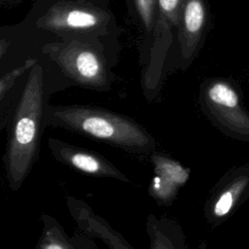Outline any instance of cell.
Masks as SVG:
<instances>
[{
    "label": "cell",
    "mask_w": 249,
    "mask_h": 249,
    "mask_svg": "<svg viewBox=\"0 0 249 249\" xmlns=\"http://www.w3.org/2000/svg\"><path fill=\"white\" fill-rule=\"evenodd\" d=\"M46 106L43 68L37 63L29 70L12 116L3 157L6 177L13 191L21 187L38 159Z\"/></svg>",
    "instance_id": "cell-1"
},
{
    "label": "cell",
    "mask_w": 249,
    "mask_h": 249,
    "mask_svg": "<svg viewBox=\"0 0 249 249\" xmlns=\"http://www.w3.org/2000/svg\"><path fill=\"white\" fill-rule=\"evenodd\" d=\"M44 125L62 127L106 142L129 153L149 154L156 148L155 137L134 120L88 105H47Z\"/></svg>",
    "instance_id": "cell-2"
},
{
    "label": "cell",
    "mask_w": 249,
    "mask_h": 249,
    "mask_svg": "<svg viewBox=\"0 0 249 249\" xmlns=\"http://www.w3.org/2000/svg\"><path fill=\"white\" fill-rule=\"evenodd\" d=\"M67 206L79 229L86 235L101 239L109 249H134L84 200L69 196ZM146 225L150 249H189L183 231L174 221L165 217L157 218L154 214H150Z\"/></svg>",
    "instance_id": "cell-3"
},
{
    "label": "cell",
    "mask_w": 249,
    "mask_h": 249,
    "mask_svg": "<svg viewBox=\"0 0 249 249\" xmlns=\"http://www.w3.org/2000/svg\"><path fill=\"white\" fill-rule=\"evenodd\" d=\"M112 15L86 1H58L36 20V25L63 40L97 43L109 34Z\"/></svg>",
    "instance_id": "cell-4"
},
{
    "label": "cell",
    "mask_w": 249,
    "mask_h": 249,
    "mask_svg": "<svg viewBox=\"0 0 249 249\" xmlns=\"http://www.w3.org/2000/svg\"><path fill=\"white\" fill-rule=\"evenodd\" d=\"M198 99L203 114L220 131L249 143V112L234 81L223 77L205 80L200 85Z\"/></svg>",
    "instance_id": "cell-5"
},
{
    "label": "cell",
    "mask_w": 249,
    "mask_h": 249,
    "mask_svg": "<svg viewBox=\"0 0 249 249\" xmlns=\"http://www.w3.org/2000/svg\"><path fill=\"white\" fill-rule=\"evenodd\" d=\"M42 52L79 86L95 90L110 89L107 62L95 43L62 40L44 45Z\"/></svg>",
    "instance_id": "cell-6"
},
{
    "label": "cell",
    "mask_w": 249,
    "mask_h": 249,
    "mask_svg": "<svg viewBox=\"0 0 249 249\" xmlns=\"http://www.w3.org/2000/svg\"><path fill=\"white\" fill-rule=\"evenodd\" d=\"M181 5L182 0H157L155 27L142 74V88L147 98H153L160 89L163 66L178 29Z\"/></svg>",
    "instance_id": "cell-7"
},
{
    "label": "cell",
    "mask_w": 249,
    "mask_h": 249,
    "mask_svg": "<svg viewBox=\"0 0 249 249\" xmlns=\"http://www.w3.org/2000/svg\"><path fill=\"white\" fill-rule=\"evenodd\" d=\"M248 198L249 164H246L231 169L218 182L205 203L204 216L217 226Z\"/></svg>",
    "instance_id": "cell-8"
},
{
    "label": "cell",
    "mask_w": 249,
    "mask_h": 249,
    "mask_svg": "<svg viewBox=\"0 0 249 249\" xmlns=\"http://www.w3.org/2000/svg\"><path fill=\"white\" fill-rule=\"evenodd\" d=\"M208 24V0H182L177 29L182 69H187L199 53L204 43Z\"/></svg>",
    "instance_id": "cell-9"
},
{
    "label": "cell",
    "mask_w": 249,
    "mask_h": 249,
    "mask_svg": "<svg viewBox=\"0 0 249 249\" xmlns=\"http://www.w3.org/2000/svg\"><path fill=\"white\" fill-rule=\"evenodd\" d=\"M48 146L56 160L84 174L113 178L129 183L130 180L115 164L94 151L84 149L56 138H49Z\"/></svg>",
    "instance_id": "cell-10"
},
{
    "label": "cell",
    "mask_w": 249,
    "mask_h": 249,
    "mask_svg": "<svg viewBox=\"0 0 249 249\" xmlns=\"http://www.w3.org/2000/svg\"><path fill=\"white\" fill-rule=\"evenodd\" d=\"M151 160L155 174L148 189L149 194L160 205L170 204L180 188L189 180L190 168L156 152L152 154Z\"/></svg>",
    "instance_id": "cell-11"
},
{
    "label": "cell",
    "mask_w": 249,
    "mask_h": 249,
    "mask_svg": "<svg viewBox=\"0 0 249 249\" xmlns=\"http://www.w3.org/2000/svg\"><path fill=\"white\" fill-rule=\"evenodd\" d=\"M41 220L44 227L35 249H96L89 236L69 237L57 221L51 216L42 215Z\"/></svg>",
    "instance_id": "cell-12"
},
{
    "label": "cell",
    "mask_w": 249,
    "mask_h": 249,
    "mask_svg": "<svg viewBox=\"0 0 249 249\" xmlns=\"http://www.w3.org/2000/svg\"><path fill=\"white\" fill-rule=\"evenodd\" d=\"M133 3L140 22L142 23L146 36L149 40L152 38L155 27L157 0H133Z\"/></svg>",
    "instance_id": "cell-13"
},
{
    "label": "cell",
    "mask_w": 249,
    "mask_h": 249,
    "mask_svg": "<svg viewBox=\"0 0 249 249\" xmlns=\"http://www.w3.org/2000/svg\"><path fill=\"white\" fill-rule=\"evenodd\" d=\"M38 63L37 59L35 58H28L26 59L23 64L20 66H18L17 68L12 69L11 71L5 73L1 79H0V100L3 104L4 99L8 92L12 89V88L15 86L16 81L26 71L31 70L36 64Z\"/></svg>",
    "instance_id": "cell-14"
},
{
    "label": "cell",
    "mask_w": 249,
    "mask_h": 249,
    "mask_svg": "<svg viewBox=\"0 0 249 249\" xmlns=\"http://www.w3.org/2000/svg\"><path fill=\"white\" fill-rule=\"evenodd\" d=\"M18 0H1V3L2 4H8L9 2H17Z\"/></svg>",
    "instance_id": "cell-15"
}]
</instances>
